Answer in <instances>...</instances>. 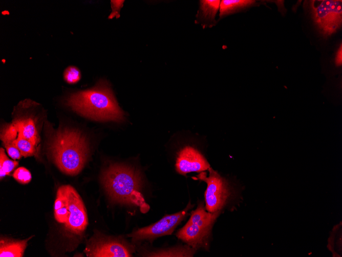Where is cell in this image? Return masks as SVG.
<instances>
[{"label": "cell", "instance_id": "7a4b0ae2", "mask_svg": "<svg viewBox=\"0 0 342 257\" xmlns=\"http://www.w3.org/2000/svg\"><path fill=\"white\" fill-rule=\"evenodd\" d=\"M49 144V151L57 167L63 173L75 175L83 168L89 155L88 142L80 132L58 129Z\"/></svg>", "mask_w": 342, "mask_h": 257}, {"label": "cell", "instance_id": "d6986e66", "mask_svg": "<svg viewBox=\"0 0 342 257\" xmlns=\"http://www.w3.org/2000/svg\"><path fill=\"white\" fill-rule=\"evenodd\" d=\"M18 133L16 128L13 123L8 124L2 129L1 139L3 143L12 142L17 138Z\"/></svg>", "mask_w": 342, "mask_h": 257}, {"label": "cell", "instance_id": "8fae6325", "mask_svg": "<svg viewBox=\"0 0 342 257\" xmlns=\"http://www.w3.org/2000/svg\"><path fill=\"white\" fill-rule=\"evenodd\" d=\"M32 236L23 240H14L7 238H1L0 241L1 257H22L28 241Z\"/></svg>", "mask_w": 342, "mask_h": 257}, {"label": "cell", "instance_id": "9a60e30c", "mask_svg": "<svg viewBox=\"0 0 342 257\" xmlns=\"http://www.w3.org/2000/svg\"><path fill=\"white\" fill-rule=\"evenodd\" d=\"M252 0H222L220 4V19L255 5Z\"/></svg>", "mask_w": 342, "mask_h": 257}, {"label": "cell", "instance_id": "52a82bcc", "mask_svg": "<svg viewBox=\"0 0 342 257\" xmlns=\"http://www.w3.org/2000/svg\"><path fill=\"white\" fill-rule=\"evenodd\" d=\"M191 208L189 203L183 210L177 213L166 215L158 222L148 226L139 228L129 235L133 242L142 240L152 241L164 235H170L177 226L182 221Z\"/></svg>", "mask_w": 342, "mask_h": 257}, {"label": "cell", "instance_id": "9c48e42d", "mask_svg": "<svg viewBox=\"0 0 342 257\" xmlns=\"http://www.w3.org/2000/svg\"><path fill=\"white\" fill-rule=\"evenodd\" d=\"M175 167L178 173L186 175L191 172H201L210 166L200 151L194 147L186 146L178 152Z\"/></svg>", "mask_w": 342, "mask_h": 257}, {"label": "cell", "instance_id": "cb8c5ba5", "mask_svg": "<svg viewBox=\"0 0 342 257\" xmlns=\"http://www.w3.org/2000/svg\"><path fill=\"white\" fill-rule=\"evenodd\" d=\"M335 64L337 66H340L342 64V46L341 44L338 49L335 57Z\"/></svg>", "mask_w": 342, "mask_h": 257}, {"label": "cell", "instance_id": "3957f363", "mask_svg": "<svg viewBox=\"0 0 342 257\" xmlns=\"http://www.w3.org/2000/svg\"><path fill=\"white\" fill-rule=\"evenodd\" d=\"M101 182L114 202L139 207L143 213L149 210V205L140 192L141 177L134 169L118 164L111 165L103 172Z\"/></svg>", "mask_w": 342, "mask_h": 257}, {"label": "cell", "instance_id": "4fadbf2b", "mask_svg": "<svg viewBox=\"0 0 342 257\" xmlns=\"http://www.w3.org/2000/svg\"><path fill=\"white\" fill-rule=\"evenodd\" d=\"M220 211L210 212L205 210L203 203L200 202L196 209L191 212L188 221L206 229H212Z\"/></svg>", "mask_w": 342, "mask_h": 257}, {"label": "cell", "instance_id": "e0dca14e", "mask_svg": "<svg viewBox=\"0 0 342 257\" xmlns=\"http://www.w3.org/2000/svg\"><path fill=\"white\" fill-rule=\"evenodd\" d=\"M13 143L20 151L22 156L25 157L34 155L35 153V146L18 133Z\"/></svg>", "mask_w": 342, "mask_h": 257}, {"label": "cell", "instance_id": "603a6c76", "mask_svg": "<svg viewBox=\"0 0 342 257\" xmlns=\"http://www.w3.org/2000/svg\"><path fill=\"white\" fill-rule=\"evenodd\" d=\"M123 1H112V12L109 16V18H112L115 16L118 17L119 11L122 7Z\"/></svg>", "mask_w": 342, "mask_h": 257}, {"label": "cell", "instance_id": "5bb4252c", "mask_svg": "<svg viewBox=\"0 0 342 257\" xmlns=\"http://www.w3.org/2000/svg\"><path fill=\"white\" fill-rule=\"evenodd\" d=\"M220 4L219 0L200 1L198 18L205 24H210L216 22L215 17L219 9Z\"/></svg>", "mask_w": 342, "mask_h": 257}, {"label": "cell", "instance_id": "5b68a950", "mask_svg": "<svg viewBox=\"0 0 342 257\" xmlns=\"http://www.w3.org/2000/svg\"><path fill=\"white\" fill-rule=\"evenodd\" d=\"M308 6L313 22L324 38L330 37L340 29L342 23V1H310Z\"/></svg>", "mask_w": 342, "mask_h": 257}, {"label": "cell", "instance_id": "2e32d148", "mask_svg": "<svg viewBox=\"0 0 342 257\" xmlns=\"http://www.w3.org/2000/svg\"><path fill=\"white\" fill-rule=\"evenodd\" d=\"M197 249L189 246L170 248L149 252L147 256H193Z\"/></svg>", "mask_w": 342, "mask_h": 257}, {"label": "cell", "instance_id": "ffe728a7", "mask_svg": "<svg viewBox=\"0 0 342 257\" xmlns=\"http://www.w3.org/2000/svg\"><path fill=\"white\" fill-rule=\"evenodd\" d=\"M65 80L69 84H75L81 78L80 70L75 66L67 67L63 73Z\"/></svg>", "mask_w": 342, "mask_h": 257}, {"label": "cell", "instance_id": "6da1fadb", "mask_svg": "<svg viewBox=\"0 0 342 257\" xmlns=\"http://www.w3.org/2000/svg\"><path fill=\"white\" fill-rule=\"evenodd\" d=\"M66 102L73 110L94 120L119 122L124 118L111 88L101 81L92 89L72 93Z\"/></svg>", "mask_w": 342, "mask_h": 257}, {"label": "cell", "instance_id": "7c38bea8", "mask_svg": "<svg viewBox=\"0 0 342 257\" xmlns=\"http://www.w3.org/2000/svg\"><path fill=\"white\" fill-rule=\"evenodd\" d=\"M12 123L16 128L18 133L30 141L35 146L39 142V137L33 120L31 117L15 119Z\"/></svg>", "mask_w": 342, "mask_h": 257}, {"label": "cell", "instance_id": "7402d4cb", "mask_svg": "<svg viewBox=\"0 0 342 257\" xmlns=\"http://www.w3.org/2000/svg\"><path fill=\"white\" fill-rule=\"evenodd\" d=\"M3 144L10 157L14 160L21 159L22 155L18 148L13 144V142H6Z\"/></svg>", "mask_w": 342, "mask_h": 257}, {"label": "cell", "instance_id": "30bf717a", "mask_svg": "<svg viewBox=\"0 0 342 257\" xmlns=\"http://www.w3.org/2000/svg\"><path fill=\"white\" fill-rule=\"evenodd\" d=\"M212 229L202 228L188 221L177 233V236L193 248L207 250Z\"/></svg>", "mask_w": 342, "mask_h": 257}, {"label": "cell", "instance_id": "277c9868", "mask_svg": "<svg viewBox=\"0 0 342 257\" xmlns=\"http://www.w3.org/2000/svg\"><path fill=\"white\" fill-rule=\"evenodd\" d=\"M54 217L73 233L81 234L86 230L88 224L86 209L81 197L71 185H62L58 188Z\"/></svg>", "mask_w": 342, "mask_h": 257}, {"label": "cell", "instance_id": "8992f818", "mask_svg": "<svg viewBox=\"0 0 342 257\" xmlns=\"http://www.w3.org/2000/svg\"><path fill=\"white\" fill-rule=\"evenodd\" d=\"M206 172H201L198 179L205 182L207 188L205 192V208L207 211H220L232 198L233 191L229 181L217 171L210 167Z\"/></svg>", "mask_w": 342, "mask_h": 257}, {"label": "cell", "instance_id": "ac0fdd59", "mask_svg": "<svg viewBox=\"0 0 342 257\" xmlns=\"http://www.w3.org/2000/svg\"><path fill=\"white\" fill-rule=\"evenodd\" d=\"M18 163L9 159L3 148L0 150V176L1 179L9 174L17 167Z\"/></svg>", "mask_w": 342, "mask_h": 257}, {"label": "cell", "instance_id": "ba28073f", "mask_svg": "<svg viewBox=\"0 0 342 257\" xmlns=\"http://www.w3.org/2000/svg\"><path fill=\"white\" fill-rule=\"evenodd\" d=\"M133 252V248L120 240L97 237L91 239L84 250L90 257H129Z\"/></svg>", "mask_w": 342, "mask_h": 257}, {"label": "cell", "instance_id": "44dd1931", "mask_svg": "<svg viewBox=\"0 0 342 257\" xmlns=\"http://www.w3.org/2000/svg\"><path fill=\"white\" fill-rule=\"evenodd\" d=\"M13 177L16 181L22 184L29 183L32 179L30 172L24 167H20L15 170Z\"/></svg>", "mask_w": 342, "mask_h": 257}]
</instances>
